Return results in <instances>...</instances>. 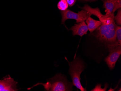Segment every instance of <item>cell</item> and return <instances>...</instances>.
<instances>
[{
  "label": "cell",
  "instance_id": "cell-1",
  "mask_svg": "<svg viewBox=\"0 0 121 91\" xmlns=\"http://www.w3.org/2000/svg\"><path fill=\"white\" fill-rule=\"evenodd\" d=\"M90 13L97 17L102 23L94 33L93 36L101 42L107 44L109 49L120 46L117 40L114 13L108 15H103L98 7L91 8Z\"/></svg>",
  "mask_w": 121,
  "mask_h": 91
},
{
  "label": "cell",
  "instance_id": "cell-2",
  "mask_svg": "<svg viewBox=\"0 0 121 91\" xmlns=\"http://www.w3.org/2000/svg\"><path fill=\"white\" fill-rule=\"evenodd\" d=\"M43 86L47 91H72L73 84L69 82L66 76L62 74H57L48 80L46 83H39Z\"/></svg>",
  "mask_w": 121,
  "mask_h": 91
},
{
  "label": "cell",
  "instance_id": "cell-3",
  "mask_svg": "<svg viewBox=\"0 0 121 91\" xmlns=\"http://www.w3.org/2000/svg\"><path fill=\"white\" fill-rule=\"evenodd\" d=\"M65 58L69 64V74L72 80L73 85L81 91H86L82 85L80 77L81 74L86 68L84 62L78 57L75 58L71 62Z\"/></svg>",
  "mask_w": 121,
  "mask_h": 91
},
{
  "label": "cell",
  "instance_id": "cell-4",
  "mask_svg": "<svg viewBox=\"0 0 121 91\" xmlns=\"http://www.w3.org/2000/svg\"><path fill=\"white\" fill-rule=\"evenodd\" d=\"M60 14L62 16L61 24L64 25L65 21L67 20L74 19L76 20V23H81L85 21L91 15L90 13L83 9L76 13L67 9L64 11H60Z\"/></svg>",
  "mask_w": 121,
  "mask_h": 91
},
{
  "label": "cell",
  "instance_id": "cell-5",
  "mask_svg": "<svg viewBox=\"0 0 121 91\" xmlns=\"http://www.w3.org/2000/svg\"><path fill=\"white\" fill-rule=\"evenodd\" d=\"M109 53L105 58V62L111 70L114 69L115 64L121 54V46L109 49Z\"/></svg>",
  "mask_w": 121,
  "mask_h": 91
},
{
  "label": "cell",
  "instance_id": "cell-6",
  "mask_svg": "<svg viewBox=\"0 0 121 91\" xmlns=\"http://www.w3.org/2000/svg\"><path fill=\"white\" fill-rule=\"evenodd\" d=\"M17 82L15 81L10 76L0 80V91H17Z\"/></svg>",
  "mask_w": 121,
  "mask_h": 91
},
{
  "label": "cell",
  "instance_id": "cell-7",
  "mask_svg": "<svg viewBox=\"0 0 121 91\" xmlns=\"http://www.w3.org/2000/svg\"><path fill=\"white\" fill-rule=\"evenodd\" d=\"M69 30L72 31L73 36L78 35L82 37L85 35L87 34L88 29L86 23L84 21L75 24Z\"/></svg>",
  "mask_w": 121,
  "mask_h": 91
},
{
  "label": "cell",
  "instance_id": "cell-8",
  "mask_svg": "<svg viewBox=\"0 0 121 91\" xmlns=\"http://www.w3.org/2000/svg\"><path fill=\"white\" fill-rule=\"evenodd\" d=\"M88 30L92 33L95 30L101 25V22L99 20H95L91 17H88L86 20Z\"/></svg>",
  "mask_w": 121,
  "mask_h": 91
},
{
  "label": "cell",
  "instance_id": "cell-9",
  "mask_svg": "<svg viewBox=\"0 0 121 91\" xmlns=\"http://www.w3.org/2000/svg\"><path fill=\"white\" fill-rule=\"evenodd\" d=\"M103 8L105 9L106 15H109L112 13L114 7L115 0H103Z\"/></svg>",
  "mask_w": 121,
  "mask_h": 91
},
{
  "label": "cell",
  "instance_id": "cell-10",
  "mask_svg": "<svg viewBox=\"0 0 121 91\" xmlns=\"http://www.w3.org/2000/svg\"><path fill=\"white\" fill-rule=\"evenodd\" d=\"M58 9L60 11H64L68 9L69 5L66 0H60L57 4Z\"/></svg>",
  "mask_w": 121,
  "mask_h": 91
},
{
  "label": "cell",
  "instance_id": "cell-11",
  "mask_svg": "<svg viewBox=\"0 0 121 91\" xmlns=\"http://www.w3.org/2000/svg\"><path fill=\"white\" fill-rule=\"evenodd\" d=\"M115 29L116 32V37L117 39V42L119 45L121 46V27L120 26H118L115 23Z\"/></svg>",
  "mask_w": 121,
  "mask_h": 91
},
{
  "label": "cell",
  "instance_id": "cell-12",
  "mask_svg": "<svg viewBox=\"0 0 121 91\" xmlns=\"http://www.w3.org/2000/svg\"><path fill=\"white\" fill-rule=\"evenodd\" d=\"M115 21L116 22V24L118 26L121 25V9H118L117 14L114 18Z\"/></svg>",
  "mask_w": 121,
  "mask_h": 91
},
{
  "label": "cell",
  "instance_id": "cell-13",
  "mask_svg": "<svg viewBox=\"0 0 121 91\" xmlns=\"http://www.w3.org/2000/svg\"><path fill=\"white\" fill-rule=\"evenodd\" d=\"M121 0H115L114 7L112 13H114L117 9H121Z\"/></svg>",
  "mask_w": 121,
  "mask_h": 91
},
{
  "label": "cell",
  "instance_id": "cell-14",
  "mask_svg": "<svg viewBox=\"0 0 121 91\" xmlns=\"http://www.w3.org/2000/svg\"><path fill=\"white\" fill-rule=\"evenodd\" d=\"M66 1L68 4L69 6L70 7H71L75 4L76 2V0H66Z\"/></svg>",
  "mask_w": 121,
  "mask_h": 91
},
{
  "label": "cell",
  "instance_id": "cell-15",
  "mask_svg": "<svg viewBox=\"0 0 121 91\" xmlns=\"http://www.w3.org/2000/svg\"><path fill=\"white\" fill-rule=\"evenodd\" d=\"M80 1H86V2H93V1H95L98 0H79Z\"/></svg>",
  "mask_w": 121,
  "mask_h": 91
}]
</instances>
